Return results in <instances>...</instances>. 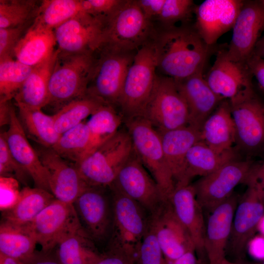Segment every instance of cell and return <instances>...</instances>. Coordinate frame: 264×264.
Listing matches in <instances>:
<instances>
[{"label": "cell", "instance_id": "6da1fadb", "mask_svg": "<svg viewBox=\"0 0 264 264\" xmlns=\"http://www.w3.org/2000/svg\"><path fill=\"white\" fill-rule=\"evenodd\" d=\"M154 43L157 69L176 81L203 71L214 46L207 44L189 23L162 27Z\"/></svg>", "mask_w": 264, "mask_h": 264}, {"label": "cell", "instance_id": "7a4b0ae2", "mask_svg": "<svg viewBox=\"0 0 264 264\" xmlns=\"http://www.w3.org/2000/svg\"><path fill=\"white\" fill-rule=\"evenodd\" d=\"M156 70L153 39L136 51L127 72L118 104L124 121L141 116L155 85Z\"/></svg>", "mask_w": 264, "mask_h": 264}, {"label": "cell", "instance_id": "3957f363", "mask_svg": "<svg viewBox=\"0 0 264 264\" xmlns=\"http://www.w3.org/2000/svg\"><path fill=\"white\" fill-rule=\"evenodd\" d=\"M135 52L101 44L93 52L87 93L106 104L118 106L126 76Z\"/></svg>", "mask_w": 264, "mask_h": 264}, {"label": "cell", "instance_id": "277c9868", "mask_svg": "<svg viewBox=\"0 0 264 264\" xmlns=\"http://www.w3.org/2000/svg\"><path fill=\"white\" fill-rule=\"evenodd\" d=\"M133 152L129 133L127 129H120L75 165L88 186L108 187Z\"/></svg>", "mask_w": 264, "mask_h": 264}, {"label": "cell", "instance_id": "5b68a950", "mask_svg": "<svg viewBox=\"0 0 264 264\" xmlns=\"http://www.w3.org/2000/svg\"><path fill=\"white\" fill-rule=\"evenodd\" d=\"M93 52L64 54L58 51L49 81L46 106L53 107L57 111L70 102L87 94Z\"/></svg>", "mask_w": 264, "mask_h": 264}, {"label": "cell", "instance_id": "8992f818", "mask_svg": "<svg viewBox=\"0 0 264 264\" xmlns=\"http://www.w3.org/2000/svg\"><path fill=\"white\" fill-rule=\"evenodd\" d=\"M124 123L136 154L157 183L164 199L169 200L176 184L158 132L141 117L125 120Z\"/></svg>", "mask_w": 264, "mask_h": 264}, {"label": "cell", "instance_id": "52a82bcc", "mask_svg": "<svg viewBox=\"0 0 264 264\" xmlns=\"http://www.w3.org/2000/svg\"><path fill=\"white\" fill-rule=\"evenodd\" d=\"M155 33L152 22L146 18L137 1L124 0L106 21L102 44L135 51L152 40Z\"/></svg>", "mask_w": 264, "mask_h": 264}, {"label": "cell", "instance_id": "ba28073f", "mask_svg": "<svg viewBox=\"0 0 264 264\" xmlns=\"http://www.w3.org/2000/svg\"><path fill=\"white\" fill-rule=\"evenodd\" d=\"M158 131L172 130L189 124V112L175 80L157 76L151 96L140 116Z\"/></svg>", "mask_w": 264, "mask_h": 264}, {"label": "cell", "instance_id": "9c48e42d", "mask_svg": "<svg viewBox=\"0 0 264 264\" xmlns=\"http://www.w3.org/2000/svg\"><path fill=\"white\" fill-rule=\"evenodd\" d=\"M110 187L113 196V225L106 246L122 248L136 255L150 225L151 214L134 200Z\"/></svg>", "mask_w": 264, "mask_h": 264}, {"label": "cell", "instance_id": "30bf717a", "mask_svg": "<svg viewBox=\"0 0 264 264\" xmlns=\"http://www.w3.org/2000/svg\"><path fill=\"white\" fill-rule=\"evenodd\" d=\"M83 229L96 244L108 243L113 225L110 187L88 186L73 203Z\"/></svg>", "mask_w": 264, "mask_h": 264}, {"label": "cell", "instance_id": "8fae6325", "mask_svg": "<svg viewBox=\"0 0 264 264\" xmlns=\"http://www.w3.org/2000/svg\"><path fill=\"white\" fill-rule=\"evenodd\" d=\"M255 167L250 160H233L192 183L203 210L210 213L226 200L239 184L246 183Z\"/></svg>", "mask_w": 264, "mask_h": 264}, {"label": "cell", "instance_id": "7c38bea8", "mask_svg": "<svg viewBox=\"0 0 264 264\" xmlns=\"http://www.w3.org/2000/svg\"><path fill=\"white\" fill-rule=\"evenodd\" d=\"M255 171L246 181L247 189L238 203L228 243L231 251L239 258L243 255L264 215L263 189Z\"/></svg>", "mask_w": 264, "mask_h": 264}, {"label": "cell", "instance_id": "4fadbf2b", "mask_svg": "<svg viewBox=\"0 0 264 264\" xmlns=\"http://www.w3.org/2000/svg\"><path fill=\"white\" fill-rule=\"evenodd\" d=\"M238 150L247 154L264 147V105L255 92L229 101Z\"/></svg>", "mask_w": 264, "mask_h": 264}, {"label": "cell", "instance_id": "5bb4252c", "mask_svg": "<svg viewBox=\"0 0 264 264\" xmlns=\"http://www.w3.org/2000/svg\"><path fill=\"white\" fill-rule=\"evenodd\" d=\"M105 22L84 11L54 29L60 53H93L102 42Z\"/></svg>", "mask_w": 264, "mask_h": 264}, {"label": "cell", "instance_id": "9a60e30c", "mask_svg": "<svg viewBox=\"0 0 264 264\" xmlns=\"http://www.w3.org/2000/svg\"><path fill=\"white\" fill-rule=\"evenodd\" d=\"M29 226L42 250H53L64 238L82 228L73 204L55 198Z\"/></svg>", "mask_w": 264, "mask_h": 264}, {"label": "cell", "instance_id": "2e32d148", "mask_svg": "<svg viewBox=\"0 0 264 264\" xmlns=\"http://www.w3.org/2000/svg\"><path fill=\"white\" fill-rule=\"evenodd\" d=\"M110 187L139 203L150 214L165 201L157 183L139 160L134 150Z\"/></svg>", "mask_w": 264, "mask_h": 264}, {"label": "cell", "instance_id": "e0dca14e", "mask_svg": "<svg viewBox=\"0 0 264 264\" xmlns=\"http://www.w3.org/2000/svg\"><path fill=\"white\" fill-rule=\"evenodd\" d=\"M150 222L165 264H170L189 251H196L189 232L176 216L169 200L164 201L151 214Z\"/></svg>", "mask_w": 264, "mask_h": 264}, {"label": "cell", "instance_id": "ac0fdd59", "mask_svg": "<svg viewBox=\"0 0 264 264\" xmlns=\"http://www.w3.org/2000/svg\"><path fill=\"white\" fill-rule=\"evenodd\" d=\"M226 57L246 62L264 29V0H243L233 27Z\"/></svg>", "mask_w": 264, "mask_h": 264}, {"label": "cell", "instance_id": "d6986e66", "mask_svg": "<svg viewBox=\"0 0 264 264\" xmlns=\"http://www.w3.org/2000/svg\"><path fill=\"white\" fill-rule=\"evenodd\" d=\"M253 75L246 62L228 59L225 50H219L205 79L211 88L224 99L232 100L254 92Z\"/></svg>", "mask_w": 264, "mask_h": 264}, {"label": "cell", "instance_id": "ffe728a7", "mask_svg": "<svg viewBox=\"0 0 264 264\" xmlns=\"http://www.w3.org/2000/svg\"><path fill=\"white\" fill-rule=\"evenodd\" d=\"M35 150L49 173L51 193L56 199L73 204L88 186L75 164L62 157L52 148L40 145Z\"/></svg>", "mask_w": 264, "mask_h": 264}, {"label": "cell", "instance_id": "44dd1931", "mask_svg": "<svg viewBox=\"0 0 264 264\" xmlns=\"http://www.w3.org/2000/svg\"><path fill=\"white\" fill-rule=\"evenodd\" d=\"M241 0H206L196 6L194 26L209 46H214L223 34L233 29L242 6Z\"/></svg>", "mask_w": 264, "mask_h": 264}, {"label": "cell", "instance_id": "7402d4cb", "mask_svg": "<svg viewBox=\"0 0 264 264\" xmlns=\"http://www.w3.org/2000/svg\"><path fill=\"white\" fill-rule=\"evenodd\" d=\"M3 133L12 155L29 174L35 187L51 193L49 173L43 164L36 150L28 141V138L12 105L9 127Z\"/></svg>", "mask_w": 264, "mask_h": 264}, {"label": "cell", "instance_id": "603a6c76", "mask_svg": "<svg viewBox=\"0 0 264 264\" xmlns=\"http://www.w3.org/2000/svg\"><path fill=\"white\" fill-rule=\"evenodd\" d=\"M238 202V196L233 193L209 213L204 237V251L209 264H221L226 258L225 251Z\"/></svg>", "mask_w": 264, "mask_h": 264}, {"label": "cell", "instance_id": "cb8c5ba5", "mask_svg": "<svg viewBox=\"0 0 264 264\" xmlns=\"http://www.w3.org/2000/svg\"><path fill=\"white\" fill-rule=\"evenodd\" d=\"M189 112V124L201 129L206 119L224 99L211 88L203 71L180 80H175Z\"/></svg>", "mask_w": 264, "mask_h": 264}, {"label": "cell", "instance_id": "d4e9b609", "mask_svg": "<svg viewBox=\"0 0 264 264\" xmlns=\"http://www.w3.org/2000/svg\"><path fill=\"white\" fill-rule=\"evenodd\" d=\"M158 132L176 187L187 185L185 181L186 156L191 148L201 140L200 131L188 125L172 130Z\"/></svg>", "mask_w": 264, "mask_h": 264}, {"label": "cell", "instance_id": "484cf974", "mask_svg": "<svg viewBox=\"0 0 264 264\" xmlns=\"http://www.w3.org/2000/svg\"><path fill=\"white\" fill-rule=\"evenodd\" d=\"M169 200L176 216L189 232L198 256L201 255L205 252V223L203 209L192 184L176 187Z\"/></svg>", "mask_w": 264, "mask_h": 264}, {"label": "cell", "instance_id": "4316f807", "mask_svg": "<svg viewBox=\"0 0 264 264\" xmlns=\"http://www.w3.org/2000/svg\"><path fill=\"white\" fill-rule=\"evenodd\" d=\"M200 132L201 140L219 153L233 149L236 130L228 100L222 101L206 119Z\"/></svg>", "mask_w": 264, "mask_h": 264}, {"label": "cell", "instance_id": "83f0119b", "mask_svg": "<svg viewBox=\"0 0 264 264\" xmlns=\"http://www.w3.org/2000/svg\"><path fill=\"white\" fill-rule=\"evenodd\" d=\"M57 45L54 30L44 27L34 21L15 50V60L34 67L46 60Z\"/></svg>", "mask_w": 264, "mask_h": 264}, {"label": "cell", "instance_id": "f1b7e54d", "mask_svg": "<svg viewBox=\"0 0 264 264\" xmlns=\"http://www.w3.org/2000/svg\"><path fill=\"white\" fill-rule=\"evenodd\" d=\"M58 53H54L44 62L34 67L31 73L14 98L15 104L42 109L46 106L48 84Z\"/></svg>", "mask_w": 264, "mask_h": 264}, {"label": "cell", "instance_id": "f546056e", "mask_svg": "<svg viewBox=\"0 0 264 264\" xmlns=\"http://www.w3.org/2000/svg\"><path fill=\"white\" fill-rule=\"evenodd\" d=\"M55 198L44 189L25 187L21 191L15 205L2 212V221L19 225L29 224Z\"/></svg>", "mask_w": 264, "mask_h": 264}, {"label": "cell", "instance_id": "4dcf8cb0", "mask_svg": "<svg viewBox=\"0 0 264 264\" xmlns=\"http://www.w3.org/2000/svg\"><path fill=\"white\" fill-rule=\"evenodd\" d=\"M236 151L219 153L200 140L189 150L186 160L185 181L190 183L194 177L207 176L226 163L238 159Z\"/></svg>", "mask_w": 264, "mask_h": 264}, {"label": "cell", "instance_id": "1f68e13d", "mask_svg": "<svg viewBox=\"0 0 264 264\" xmlns=\"http://www.w3.org/2000/svg\"><path fill=\"white\" fill-rule=\"evenodd\" d=\"M54 250L62 264H95L103 254L82 228L64 238Z\"/></svg>", "mask_w": 264, "mask_h": 264}, {"label": "cell", "instance_id": "d6a6232c", "mask_svg": "<svg viewBox=\"0 0 264 264\" xmlns=\"http://www.w3.org/2000/svg\"><path fill=\"white\" fill-rule=\"evenodd\" d=\"M18 109V117L28 138L40 145L52 148L60 134L56 130L53 116L44 113L41 109L15 104Z\"/></svg>", "mask_w": 264, "mask_h": 264}, {"label": "cell", "instance_id": "836d02e7", "mask_svg": "<svg viewBox=\"0 0 264 264\" xmlns=\"http://www.w3.org/2000/svg\"><path fill=\"white\" fill-rule=\"evenodd\" d=\"M36 238L29 224L19 225L2 221L0 254L24 262L35 252Z\"/></svg>", "mask_w": 264, "mask_h": 264}, {"label": "cell", "instance_id": "e575fe53", "mask_svg": "<svg viewBox=\"0 0 264 264\" xmlns=\"http://www.w3.org/2000/svg\"><path fill=\"white\" fill-rule=\"evenodd\" d=\"M60 156L75 164L92 151L91 136L86 122L62 134L52 148Z\"/></svg>", "mask_w": 264, "mask_h": 264}, {"label": "cell", "instance_id": "d590c367", "mask_svg": "<svg viewBox=\"0 0 264 264\" xmlns=\"http://www.w3.org/2000/svg\"><path fill=\"white\" fill-rule=\"evenodd\" d=\"M104 104L88 93L70 102L52 115L56 130L61 135L83 122Z\"/></svg>", "mask_w": 264, "mask_h": 264}, {"label": "cell", "instance_id": "8d00e7d4", "mask_svg": "<svg viewBox=\"0 0 264 264\" xmlns=\"http://www.w3.org/2000/svg\"><path fill=\"white\" fill-rule=\"evenodd\" d=\"M86 123L91 133L92 152L120 130L124 118L114 107L104 104L90 116Z\"/></svg>", "mask_w": 264, "mask_h": 264}, {"label": "cell", "instance_id": "74e56055", "mask_svg": "<svg viewBox=\"0 0 264 264\" xmlns=\"http://www.w3.org/2000/svg\"><path fill=\"white\" fill-rule=\"evenodd\" d=\"M82 11V0H43L34 22L54 30Z\"/></svg>", "mask_w": 264, "mask_h": 264}, {"label": "cell", "instance_id": "f35d334b", "mask_svg": "<svg viewBox=\"0 0 264 264\" xmlns=\"http://www.w3.org/2000/svg\"><path fill=\"white\" fill-rule=\"evenodd\" d=\"M41 1L0 0V28L32 24Z\"/></svg>", "mask_w": 264, "mask_h": 264}, {"label": "cell", "instance_id": "ab89813d", "mask_svg": "<svg viewBox=\"0 0 264 264\" xmlns=\"http://www.w3.org/2000/svg\"><path fill=\"white\" fill-rule=\"evenodd\" d=\"M33 68L14 59L0 61V102L14 98Z\"/></svg>", "mask_w": 264, "mask_h": 264}, {"label": "cell", "instance_id": "60d3db41", "mask_svg": "<svg viewBox=\"0 0 264 264\" xmlns=\"http://www.w3.org/2000/svg\"><path fill=\"white\" fill-rule=\"evenodd\" d=\"M195 9L193 0H165L157 20L161 23L162 27L176 26L180 22L188 23L187 22Z\"/></svg>", "mask_w": 264, "mask_h": 264}, {"label": "cell", "instance_id": "b9f144b4", "mask_svg": "<svg viewBox=\"0 0 264 264\" xmlns=\"http://www.w3.org/2000/svg\"><path fill=\"white\" fill-rule=\"evenodd\" d=\"M136 264H165L164 257L150 223L136 253Z\"/></svg>", "mask_w": 264, "mask_h": 264}, {"label": "cell", "instance_id": "7bdbcfd3", "mask_svg": "<svg viewBox=\"0 0 264 264\" xmlns=\"http://www.w3.org/2000/svg\"><path fill=\"white\" fill-rule=\"evenodd\" d=\"M0 177H12L25 185L31 178L12 155L3 132L0 134Z\"/></svg>", "mask_w": 264, "mask_h": 264}, {"label": "cell", "instance_id": "ee69618b", "mask_svg": "<svg viewBox=\"0 0 264 264\" xmlns=\"http://www.w3.org/2000/svg\"><path fill=\"white\" fill-rule=\"evenodd\" d=\"M32 24L0 28V61L15 58L17 45Z\"/></svg>", "mask_w": 264, "mask_h": 264}, {"label": "cell", "instance_id": "f6af8a7d", "mask_svg": "<svg viewBox=\"0 0 264 264\" xmlns=\"http://www.w3.org/2000/svg\"><path fill=\"white\" fill-rule=\"evenodd\" d=\"M123 0H82L83 10L105 22L122 4Z\"/></svg>", "mask_w": 264, "mask_h": 264}, {"label": "cell", "instance_id": "bcb514c9", "mask_svg": "<svg viewBox=\"0 0 264 264\" xmlns=\"http://www.w3.org/2000/svg\"><path fill=\"white\" fill-rule=\"evenodd\" d=\"M20 192L19 181L17 179L12 177H0V209L1 212L15 205Z\"/></svg>", "mask_w": 264, "mask_h": 264}, {"label": "cell", "instance_id": "7dc6e473", "mask_svg": "<svg viewBox=\"0 0 264 264\" xmlns=\"http://www.w3.org/2000/svg\"><path fill=\"white\" fill-rule=\"evenodd\" d=\"M103 253L95 264H136V255L122 248L106 246Z\"/></svg>", "mask_w": 264, "mask_h": 264}, {"label": "cell", "instance_id": "c3c4849f", "mask_svg": "<svg viewBox=\"0 0 264 264\" xmlns=\"http://www.w3.org/2000/svg\"><path fill=\"white\" fill-rule=\"evenodd\" d=\"M137 2L147 19L152 22L158 19L165 0H137Z\"/></svg>", "mask_w": 264, "mask_h": 264}, {"label": "cell", "instance_id": "681fc988", "mask_svg": "<svg viewBox=\"0 0 264 264\" xmlns=\"http://www.w3.org/2000/svg\"><path fill=\"white\" fill-rule=\"evenodd\" d=\"M246 62L253 76L264 90V59L252 54Z\"/></svg>", "mask_w": 264, "mask_h": 264}, {"label": "cell", "instance_id": "f907efd6", "mask_svg": "<svg viewBox=\"0 0 264 264\" xmlns=\"http://www.w3.org/2000/svg\"><path fill=\"white\" fill-rule=\"evenodd\" d=\"M24 264H62L53 250L35 251L33 254L23 262Z\"/></svg>", "mask_w": 264, "mask_h": 264}, {"label": "cell", "instance_id": "816d5d0a", "mask_svg": "<svg viewBox=\"0 0 264 264\" xmlns=\"http://www.w3.org/2000/svg\"><path fill=\"white\" fill-rule=\"evenodd\" d=\"M246 248L253 258L264 260V236L259 235L252 237L247 243Z\"/></svg>", "mask_w": 264, "mask_h": 264}, {"label": "cell", "instance_id": "f5cc1de1", "mask_svg": "<svg viewBox=\"0 0 264 264\" xmlns=\"http://www.w3.org/2000/svg\"><path fill=\"white\" fill-rule=\"evenodd\" d=\"M170 264H202V261L196 251L192 250L186 252Z\"/></svg>", "mask_w": 264, "mask_h": 264}, {"label": "cell", "instance_id": "db71d44e", "mask_svg": "<svg viewBox=\"0 0 264 264\" xmlns=\"http://www.w3.org/2000/svg\"><path fill=\"white\" fill-rule=\"evenodd\" d=\"M10 101L0 102V126L8 124L10 120L11 104Z\"/></svg>", "mask_w": 264, "mask_h": 264}, {"label": "cell", "instance_id": "11a10c76", "mask_svg": "<svg viewBox=\"0 0 264 264\" xmlns=\"http://www.w3.org/2000/svg\"><path fill=\"white\" fill-rule=\"evenodd\" d=\"M252 54L264 59V34L258 40Z\"/></svg>", "mask_w": 264, "mask_h": 264}, {"label": "cell", "instance_id": "9f6ffc18", "mask_svg": "<svg viewBox=\"0 0 264 264\" xmlns=\"http://www.w3.org/2000/svg\"><path fill=\"white\" fill-rule=\"evenodd\" d=\"M255 174L261 187L264 188V161L261 165L256 167Z\"/></svg>", "mask_w": 264, "mask_h": 264}, {"label": "cell", "instance_id": "6f0895ef", "mask_svg": "<svg viewBox=\"0 0 264 264\" xmlns=\"http://www.w3.org/2000/svg\"><path fill=\"white\" fill-rule=\"evenodd\" d=\"M0 264H24L23 262L0 254Z\"/></svg>", "mask_w": 264, "mask_h": 264}, {"label": "cell", "instance_id": "680465c9", "mask_svg": "<svg viewBox=\"0 0 264 264\" xmlns=\"http://www.w3.org/2000/svg\"><path fill=\"white\" fill-rule=\"evenodd\" d=\"M257 230L259 231L261 235L264 236V215L258 224Z\"/></svg>", "mask_w": 264, "mask_h": 264}, {"label": "cell", "instance_id": "91938a15", "mask_svg": "<svg viewBox=\"0 0 264 264\" xmlns=\"http://www.w3.org/2000/svg\"><path fill=\"white\" fill-rule=\"evenodd\" d=\"M221 264H257L256 263H254V264L245 263H242L241 262H232L225 258L222 262Z\"/></svg>", "mask_w": 264, "mask_h": 264}, {"label": "cell", "instance_id": "94428289", "mask_svg": "<svg viewBox=\"0 0 264 264\" xmlns=\"http://www.w3.org/2000/svg\"><path fill=\"white\" fill-rule=\"evenodd\" d=\"M257 264H264V260L262 261L260 263H256Z\"/></svg>", "mask_w": 264, "mask_h": 264}, {"label": "cell", "instance_id": "6125c7cd", "mask_svg": "<svg viewBox=\"0 0 264 264\" xmlns=\"http://www.w3.org/2000/svg\"><path fill=\"white\" fill-rule=\"evenodd\" d=\"M262 189H263V198H264V188H262Z\"/></svg>", "mask_w": 264, "mask_h": 264}]
</instances>
